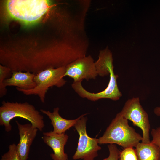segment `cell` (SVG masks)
<instances>
[{"mask_svg":"<svg viewBox=\"0 0 160 160\" xmlns=\"http://www.w3.org/2000/svg\"><path fill=\"white\" fill-rule=\"evenodd\" d=\"M135 148L137 160H159L160 148L151 142H140Z\"/></svg>","mask_w":160,"mask_h":160,"instance_id":"7c38bea8","label":"cell"},{"mask_svg":"<svg viewBox=\"0 0 160 160\" xmlns=\"http://www.w3.org/2000/svg\"><path fill=\"white\" fill-rule=\"evenodd\" d=\"M119 113L124 118L132 121L134 126L140 128L143 133L142 143L147 144L151 142L148 116L141 105L138 97L129 99Z\"/></svg>","mask_w":160,"mask_h":160,"instance_id":"5b68a950","label":"cell"},{"mask_svg":"<svg viewBox=\"0 0 160 160\" xmlns=\"http://www.w3.org/2000/svg\"><path fill=\"white\" fill-rule=\"evenodd\" d=\"M142 139V136L129 125L128 120L119 113L98 140L100 144H117L124 148L135 147Z\"/></svg>","mask_w":160,"mask_h":160,"instance_id":"7a4b0ae2","label":"cell"},{"mask_svg":"<svg viewBox=\"0 0 160 160\" xmlns=\"http://www.w3.org/2000/svg\"><path fill=\"white\" fill-rule=\"evenodd\" d=\"M68 138V136L65 133L58 134L52 131L43 133L44 142L53 150V153L50 155L53 160H68V156L64 152V148Z\"/></svg>","mask_w":160,"mask_h":160,"instance_id":"9c48e42d","label":"cell"},{"mask_svg":"<svg viewBox=\"0 0 160 160\" xmlns=\"http://www.w3.org/2000/svg\"><path fill=\"white\" fill-rule=\"evenodd\" d=\"M15 122L19 130L20 139L17 145L18 152L21 160H27L30 147L35 138L38 129L31 123L21 124L17 121Z\"/></svg>","mask_w":160,"mask_h":160,"instance_id":"ba28073f","label":"cell"},{"mask_svg":"<svg viewBox=\"0 0 160 160\" xmlns=\"http://www.w3.org/2000/svg\"><path fill=\"white\" fill-rule=\"evenodd\" d=\"M120 160H137L135 149L133 147H127L124 148L120 152Z\"/></svg>","mask_w":160,"mask_h":160,"instance_id":"9a60e30c","label":"cell"},{"mask_svg":"<svg viewBox=\"0 0 160 160\" xmlns=\"http://www.w3.org/2000/svg\"><path fill=\"white\" fill-rule=\"evenodd\" d=\"M109 151L108 156L103 160H119L120 151L116 144H110L108 145Z\"/></svg>","mask_w":160,"mask_h":160,"instance_id":"2e32d148","label":"cell"},{"mask_svg":"<svg viewBox=\"0 0 160 160\" xmlns=\"http://www.w3.org/2000/svg\"><path fill=\"white\" fill-rule=\"evenodd\" d=\"M59 110L58 107H56L54 108L52 112L43 109L40 110L41 113L47 116L50 119L51 124L53 128L52 131L57 134L64 133L71 127H74L76 122L83 115L74 119H67L62 117L60 115Z\"/></svg>","mask_w":160,"mask_h":160,"instance_id":"8fae6325","label":"cell"},{"mask_svg":"<svg viewBox=\"0 0 160 160\" xmlns=\"http://www.w3.org/2000/svg\"><path fill=\"white\" fill-rule=\"evenodd\" d=\"M5 5L11 18L27 25L39 21L52 5L50 1L46 0H9L6 1Z\"/></svg>","mask_w":160,"mask_h":160,"instance_id":"6da1fadb","label":"cell"},{"mask_svg":"<svg viewBox=\"0 0 160 160\" xmlns=\"http://www.w3.org/2000/svg\"><path fill=\"white\" fill-rule=\"evenodd\" d=\"M159 160H160V159H159Z\"/></svg>","mask_w":160,"mask_h":160,"instance_id":"d6986e66","label":"cell"},{"mask_svg":"<svg viewBox=\"0 0 160 160\" xmlns=\"http://www.w3.org/2000/svg\"><path fill=\"white\" fill-rule=\"evenodd\" d=\"M12 75L4 80V84L5 87L15 86L20 89H30L34 88L36 84L34 81V73L29 71H14Z\"/></svg>","mask_w":160,"mask_h":160,"instance_id":"30bf717a","label":"cell"},{"mask_svg":"<svg viewBox=\"0 0 160 160\" xmlns=\"http://www.w3.org/2000/svg\"><path fill=\"white\" fill-rule=\"evenodd\" d=\"M154 113L157 116H160V106L156 107L153 110Z\"/></svg>","mask_w":160,"mask_h":160,"instance_id":"ac0fdd59","label":"cell"},{"mask_svg":"<svg viewBox=\"0 0 160 160\" xmlns=\"http://www.w3.org/2000/svg\"><path fill=\"white\" fill-rule=\"evenodd\" d=\"M83 114L74 127L78 132L79 137L76 150L72 157L73 160H94L98 156V151L101 147L98 145V139L89 137L86 129L87 117Z\"/></svg>","mask_w":160,"mask_h":160,"instance_id":"8992f818","label":"cell"},{"mask_svg":"<svg viewBox=\"0 0 160 160\" xmlns=\"http://www.w3.org/2000/svg\"><path fill=\"white\" fill-rule=\"evenodd\" d=\"M151 134L152 138L151 142L160 148V127L152 129Z\"/></svg>","mask_w":160,"mask_h":160,"instance_id":"e0dca14e","label":"cell"},{"mask_svg":"<svg viewBox=\"0 0 160 160\" xmlns=\"http://www.w3.org/2000/svg\"><path fill=\"white\" fill-rule=\"evenodd\" d=\"M11 70L7 66H0V97H2L7 93L6 87L4 84V82L7 77L12 75Z\"/></svg>","mask_w":160,"mask_h":160,"instance_id":"4fadbf2b","label":"cell"},{"mask_svg":"<svg viewBox=\"0 0 160 160\" xmlns=\"http://www.w3.org/2000/svg\"><path fill=\"white\" fill-rule=\"evenodd\" d=\"M98 76L95 64L90 56L79 58L65 67L64 77L68 76L73 82L95 79Z\"/></svg>","mask_w":160,"mask_h":160,"instance_id":"52a82bcc","label":"cell"},{"mask_svg":"<svg viewBox=\"0 0 160 160\" xmlns=\"http://www.w3.org/2000/svg\"><path fill=\"white\" fill-rule=\"evenodd\" d=\"M8 148V151L1 156V160H21L15 144L10 145Z\"/></svg>","mask_w":160,"mask_h":160,"instance_id":"5bb4252c","label":"cell"},{"mask_svg":"<svg viewBox=\"0 0 160 160\" xmlns=\"http://www.w3.org/2000/svg\"></svg>","mask_w":160,"mask_h":160,"instance_id":"ffe728a7","label":"cell"},{"mask_svg":"<svg viewBox=\"0 0 160 160\" xmlns=\"http://www.w3.org/2000/svg\"><path fill=\"white\" fill-rule=\"evenodd\" d=\"M0 107V125L7 132L12 130L10 121L16 117L25 119L40 131L45 124L43 116L33 105L27 102L18 103L3 101Z\"/></svg>","mask_w":160,"mask_h":160,"instance_id":"3957f363","label":"cell"},{"mask_svg":"<svg viewBox=\"0 0 160 160\" xmlns=\"http://www.w3.org/2000/svg\"><path fill=\"white\" fill-rule=\"evenodd\" d=\"M65 72V67L47 68L35 74L34 81L36 86L34 88L27 90L18 87L16 89L26 95H37L41 102L44 103L49 88L53 86L60 88L66 84L67 81L64 79Z\"/></svg>","mask_w":160,"mask_h":160,"instance_id":"277c9868","label":"cell"}]
</instances>
